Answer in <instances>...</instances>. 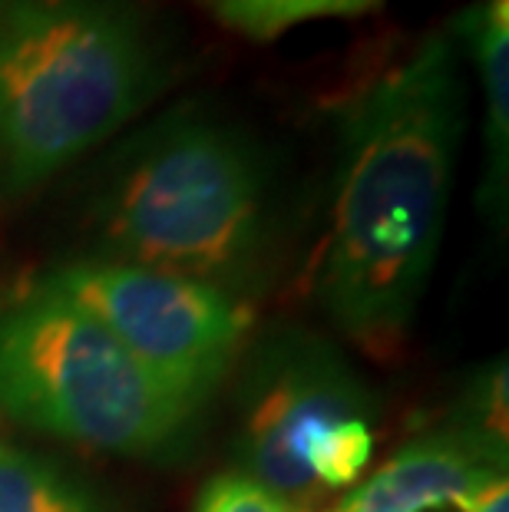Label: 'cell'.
Segmentation results:
<instances>
[{"label":"cell","mask_w":509,"mask_h":512,"mask_svg":"<svg viewBox=\"0 0 509 512\" xmlns=\"http://www.w3.org/2000/svg\"><path fill=\"white\" fill-rule=\"evenodd\" d=\"M463 129L457 37L433 30L341 110V159L314 291L361 347L414 318L447 225Z\"/></svg>","instance_id":"1"},{"label":"cell","mask_w":509,"mask_h":512,"mask_svg":"<svg viewBox=\"0 0 509 512\" xmlns=\"http://www.w3.org/2000/svg\"><path fill=\"white\" fill-rule=\"evenodd\" d=\"M162 53L129 0H0V179L30 192L159 93Z\"/></svg>","instance_id":"2"},{"label":"cell","mask_w":509,"mask_h":512,"mask_svg":"<svg viewBox=\"0 0 509 512\" xmlns=\"http://www.w3.org/2000/svg\"><path fill=\"white\" fill-rule=\"evenodd\" d=\"M103 255L222 291L245 285L268 228L258 149L222 119L176 110L119 152L100 199Z\"/></svg>","instance_id":"3"},{"label":"cell","mask_w":509,"mask_h":512,"mask_svg":"<svg viewBox=\"0 0 509 512\" xmlns=\"http://www.w3.org/2000/svg\"><path fill=\"white\" fill-rule=\"evenodd\" d=\"M0 407L40 433L119 456L179 450L199 417L47 281L0 304Z\"/></svg>","instance_id":"4"},{"label":"cell","mask_w":509,"mask_h":512,"mask_svg":"<svg viewBox=\"0 0 509 512\" xmlns=\"http://www.w3.org/2000/svg\"><path fill=\"white\" fill-rule=\"evenodd\" d=\"M374 453L371 397L324 341L281 337L248 367L242 387V473L308 512L354 489Z\"/></svg>","instance_id":"5"},{"label":"cell","mask_w":509,"mask_h":512,"mask_svg":"<svg viewBox=\"0 0 509 512\" xmlns=\"http://www.w3.org/2000/svg\"><path fill=\"white\" fill-rule=\"evenodd\" d=\"M43 281L93 314L169 394L199 410L252 337V308L196 278L80 258Z\"/></svg>","instance_id":"6"},{"label":"cell","mask_w":509,"mask_h":512,"mask_svg":"<svg viewBox=\"0 0 509 512\" xmlns=\"http://www.w3.org/2000/svg\"><path fill=\"white\" fill-rule=\"evenodd\" d=\"M506 476V440L473 423L404 446L371 479L357 483L338 512H467L476 496Z\"/></svg>","instance_id":"7"},{"label":"cell","mask_w":509,"mask_h":512,"mask_svg":"<svg viewBox=\"0 0 509 512\" xmlns=\"http://www.w3.org/2000/svg\"><path fill=\"white\" fill-rule=\"evenodd\" d=\"M453 34L467 40L483 86V199L493 212L506 209L509 176V0H473L457 17Z\"/></svg>","instance_id":"8"},{"label":"cell","mask_w":509,"mask_h":512,"mask_svg":"<svg viewBox=\"0 0 509 512\" xmlns=\"http://www.w3.org/2000/svg\"><path fill=\"white\" fill-rule=\"evenodd\" d=\"M0 512H103V506L60 466L0 446Z\"/></svg>","instance_id":"9"},{"label":"cell","mask_w":509,"mask_h":512,"mask_svg":"<svg viewBox=\"0 0 509 512\" xmlns=\"http://www.w3.org/2000/svg\"><path fill=\"white\" fill-rule=\"evenodd\" d=\"M202 10L248 40H275L311 20L364 17L384 0H196Z\"/></svg>","instance_id":"10"},{"label":"cell","mask_w":509,"mask_h":512,"mask_svg":"<svg viewBox=\"0 0 509 512\" xmlns=\"http://www.w3.org/2000/svg\"><path fill=\"white\" fill-rule=\"evenodd\" d=\"M196 512H295L272 489L248 479L245 473H222L205 483Z\"/></svg>","instance_id":"11"},{"label":"cell","mask_w":509,"mask_h":512,"mask_svg":"<svg viewBox=\"0 0 509 512\" xmlns=\"http://www.w3.org/2000/svg\"><path fill=\"white\" fill-rule=\"evenodd\" d=\"M467 512H509V486H506V476L496 479L476 496V503Z\"/></svg>","instance_id":"12"},{"label":"cell","mask_w":509,"mask_h":512,"mask_svg":"<svg viewBox=\"0 0 509 512\" xmlns=\"http://www.w3.org/2000/svg\"><path fill=\"white\" fill-rule=\"evenodd\" d=\"M331 512H338V509H331Z\"/></svg>","instance_id":"13"}]
</instances>
